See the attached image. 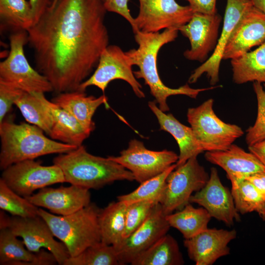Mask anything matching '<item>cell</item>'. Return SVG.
I'll return each instance as SVG.
<instances>
[{
  "mask_svg": "<svg viewBox=\"0 0 265 265\" xmlns=\"http://www.w3.org/2000/svg\"><path fill=\"white\" fill-rule=\"evenodd\" d=\"M102 0H57L27 31L38 71L57 93L78 90L108 45Z\"/></svg>",
  "mask_w": 265,
  "mask_h": 265,
  "instance_id": "cell-1",
  "label": "cell"
},
{
  "mask_svg": "<svg viewBox=\"0 0 265 265\" xmlns=\"http://www.w3.org/2000/svg\"><path fill=\"white\" fill-rule=\"evenodd\" d=\"M178 31L179 30L176 28H167L162 32L147 33L138 31L134 33L135 42L138 45V48L126 52L132 65H136L139 68V70L133 72L135 78L144 80L159 107L165 112L169 110L167 99L170 96L184 95L196 98L200 92L217 87L212 86L195 89L186 84L177 88H171L162 82L157 69L158 53L163 46L177 38Z\"/></svg>",
  "mask_w": 265,
  "mask_h": 265,
  "instance_id": "cell-2",
  "label": "cell"
},
{
  "mask_svg": "<svg viewBox=\"0 0 265 265\" xmlns=\"http://www.w3.org/2000/svg\"><path fill=\"white\" fill-rule=\"evenodd\" d=\"M37 126L24 122L16 124L5 118L0 124V168L15 163L53 154L69 152L78 146L47 137Z\"/></svg>",
  "mask_w": 265,
  "mask_h": 265,
  "instance_id": "cell-3",
  "label": "cell"
},
{
  "mask_svg": "<svg viewBox=\"0 0 265 265\" xmlns=\"http://www.w3.org/2000/svg\"><path fill=\"white\" fill-rule=\"evenodd\" d=\"M64 174L65 182L90 189H99L115 181L134 180L133 175L121 164L108 158L88 153L81 145L53 159Z\"/></svg>",
  "mask_w": 265,
  "mask_h": 265,
  "instance_id": "cell-4",
  "label": "cell"
},
{
  "mask_svg": "<svg viewBox=\"0 0 265 265\" xmlns=\"http://www.w3.org/2000/svg\"><path fill=\"white\" fill-rule=\"evenodd\" d=\"M100 210L90 203L67 215H55L41 208H39L38 215L46 222L54 236L65 245L70 257H73L101 241L98 222Z\"/></svg>",
  "mask_w": 265,
  "mask_h": 265,
  "instance_id": "cell-5",
  "label": "cell"
},
{
  "mask_svg": "<svg viewBox=\"0 0 265 265\" xmlns=\"http://www.w3.org/2000/svg\"><path fill=\"white\" fill-rule=\"evenodd\" d=\"M213 100L209 99L199 106L189 108L187 121L204 151L224 150L241 137L244 132L237 125L221 120L215 113Z\"/></svg>",
  "mask_w": 265,
  "mask_h": 265,
  "instance_id": "cell-6",
  "label": "cell"
},
{
  "mask_svg": "<svg viewBox=\"0 0 265 265\" xmlns=\"http://www.w3.org/2000/svg\"><path fill=\"white\" fill-rule=\"evenodd\" d=\"M26 31L14 32L9 37L10 51L0 63V81L11 84L28 93L53 91L48 79L29 64L24 47L28 42Z\"/></svg>",
  "mask_w": 265,
  "mask_h": 265,
  "instance_id": "cell-7",
  "label": "cell"
},
{
  "mask_svg": "<svg viewBox=\"0 0 265 265\" xmlns=\"http://www.w3.org/2000/svg\"><path fill=\"white\" fill-rule=\"evenodd\" d=\"M197 157L191 158L176 167L167 176L159 201L165 214L182 210L189 203L193 193L202 189L209 180L210 175Z\"/></svg>",
  "mask_w": 265,
  "mask_h": 265,
  "instance_id": "cell-8",
  "label": "cell"
},
{
  "mask_svg": "<svg viewBox=\"0 0 265 265\" xmlns=\"http://www.w3.org/2000/svg\"><path fill=\"white\" fill-rule=\"evenodd\" d=\"M0 217V229L8 228L17 237H21L30 251L38 252L45 248L54 255L60 265H63L70 257L65 245L55 239L49 226L39 215L33 217L9 216L1 211Z\"/></svg>",
  "mask_w": 265,
  "mask_h": 265,
  "instance_id": "cell-9",
  "label": "cell"
},
{
  "mask_svg": "<svg viewBox=\"0 0 265 265\" xmlns=\"http://www.w3.org/2000/svg\"><path fill=\"white\" fill-rule=\"evenodd\" d=\"M178 157L173 151L149 150L136 139L131 140L119 156L108 157L131 172L134 180L139 184L163 172L176 163Z\"/></svg>",
  "mask_w": 265,
  "mask_h": 265,
  "instance_id": "cell-10",
  "label": "cell"
},
{
  "mask_svg": "<svg viewBox=\"0 0 265 265\" xmlns=\"http://www.w3.org/2000/svg\"><path fill=\"white\" fill-rule=\"evenodd\" d=\"M6 185L24 197L42 188L65 182L61 169L53 164L42 165L41 161L27 159L13 164L2 170L0 178Z\"/></svg>",
  "mask_w": 265,
  "mask_h": 265,
  "instance_id": "cell-11",
  "label": "cell"
},
{
  "mask_svg": "<svg viewBox=\"0 0 265 265\" xmlns=\"http://www.w3.org/2000/svg\"><path fill=\"white\" fill-rule=\"evenodd\" d=\"M132 64L129 56L116 45H108L102 53L93 74L80 86L78 90L85 91L95 86L105 93L108 84L115 80L128 83L137 97H145L142 86L137 80L132 70Z\"/></svg>",
  "mask_w": 265,
  "mask_h": 265,
  "instance_id": "cell-12",
  "label": "cell"
},
{
  "mask_svg": "<svg viewBox=\"0 0 265 265\" xmlns=\"http://www.w3.org/2000/svg\"><path fill=\"white\" fill-rule=\"evenodd\" d=\"M139 11L134 18L137 31L147 33L179 28L187 24L194 12L189 5L175 0H138Z\"/></svg>",
  "mask_w": 265,
  "mask_h": 265,
  "instance_id": "cell-13",
  "label": "cell"
},
{
  "mask_svg": "<svg viewBox=\"0 0 265 265\" xmlns=\"http://www.w3.org/2000/svg\"><path fill=\"white\" fill-rule=\"evenodd\" d=\"M159 203L133 233L114 247L122 265L131 264L139 255L167 234L170 226Z\"/></svg>",
  "mask_w": 265,
  "mask_h": 265,
  "instance_id": "cell-14",
  "label": "cell"
},
{
  "mask_svg": "<svg viewBox=\"0 0 265 265\" xmlns=\"http://www.w3.org/2000/svg\"><path fill=\"white\" fill-rule=\"evenodd\" d=\"M221 21L222 17L217 13H194L190 20L179 28L190 44V48L184 53L185 58L201 63L207 61L210 53L216 48Z\"/></svg>",
  "mask_w": 265,
  "mask_h": 265,
  "instance_id": "cell-15",
  "label": "cell"
},
{
  "mask_svg": "<svg viewBox=\"0 0 265 265\" xmlns=\"http://www.w3.org/2000/svg\"><path fill=\"white\" fill-rule=\"evenodd\" d=\"M253 6L251 0H227L223 25L216 48L207 61L193 71L189 78V83L196 82L204 74L212 86L219 81L220 65L226 46L242 16Z\"/></svg>",
  "mask_w": 265,
  "mask_h": 265,
  "instance_id": "cell-16",
  "label": "cell"
},
{
  "mask_svg": "<svg viewBox=\"0 0 265 265\" xmlns=\"http://www.w3.org/2000/svg\"><path fill=\"white\" fill-rule=\"evenodd\" d=\"M189 203L202 206L212 217L227 226H232L235 220H240L231 192L222 184L215 167L211 168L207 183L202 189L191 195Z\"/></svg>",
  "mask_w": 265,
  "mask_h": 265,
  "instance_id": "cell-17",
  "label": "cell"
},
{
  "mask_svg": "<svg viewBox=\"0 0 265 265\" xmlns=\"http://www.w3.org/2000/svg\"><path fill=\"white\" fill-rule=\"evenodd\" d=\"M237 231L208 228L188 239L184 245L190 259L196 265H212L218 259L230 254L229 243L237 237Z\"/></svg>",
  "mask_w": 265,
  "mask_h": 265,
  "instance_id": "cell-18",
  "label": "cell"
},
{
  "mask_svg": "<svg viewBox=\"0 0 265 265\" xmlns=\"http://www.w3.org/2000/svg\"><path fill=\"white\" fill-rule=\"evenodd\" d=\"M90 197L89 189L71 185L57 188L45 187L25 198L37 207L48 209L52 213L65 216L88 206Z\"/></svg>",
  "mask_w": 265,
  "mask_h": 265,
  "instance_id": "cell-19",
  "label": "cell"
},
{
  "mask_svg": "<svg viewBox=\"0 0 265 265\" xmlns=\"http://www.w3.org/2000/svg\"><path fill=\"white\" fill-rule=\"evenodd\" d=\"M265 42V14L254 5L242 16L225 48L222 59H232Z\"/></svg>",
  "mask_w": 265,
  "mask_h": 265,
  "instance_id": "cell-20",
  "label": "cell"
},
{
  "mask_svg": "<svg viewBox=\"0 0 265 265\" xmlns=\"http://www.w3.org/2000/svg\"><path fill=\"white\" fill-rule=\"evenodd\" d=\"M205 158L208 161L222 168L228 179H245L254 173L265 171V166L254 155L234 144L224 150L207 151Z\"/></svg>",
  "mask_w": 265,
  "mask_h": 265,
  "instance_id": "cell-21",
  "label": "cell"
},
{
  "mask_svg": "<svg viewBox=\"0 0 265 265\" xmlns=\"http://www.w3.org/2000/svg\"><path fill=\"white\" fill-rule=\"evenodd\" d=\"M57 264L54 255L42 249L32 252L8 228L0 229V264L10 265H53Z\"/></svg>",
  "mask_w": 265,
  "mask_h": 265,
  "instance_id": "cell-22",
  "label": "cell"
},
{
  "mask_svg": "<svg viewBox=\"0 0 265 265\" xmlns=\"http://www.w3.org/2000/svg\"><path fill=\"white\" fill-rule=\"evenodd\" d=\"M148 105L156 116L160 130L171 134L178 145L180 153L176 167L183 165L191 158L197 157L204 152L191 127L181 123L173 114H166L161 110L155 101L149 102Z\"/></svg>",
  "mask_w": 265,
  "mask_h": 265,
  "instance_id": "cell-23",
  "label": "cell"
},
{
  "mask_svg": "<svg viewBox=\"0 0 265 265\" xmlns=\"http://www.w3.org/2000/svg\"><path fill=\"white\" fill-rule=\"evenodd\" d=\"M52 101L69 112L91 132L95 128L94 113L100 106L107 104L105 95L98 97L87 96L85 91L79 90L58 93Z\"/></svg>",
  "mask_w": 265,
  "mask_h": 265,
  "instance_id": "cell-24",
  "label": "cell"
},
{
  "mask_svg": "<svg viewBox=\"0 0 265 265\" xmlns=\"http://www.w3.org/2000/svg\"><path fill=\"white\" fill-rule=\"evenodd\" d=\"M42 98L50 110L53 118V126L50 137L64 143L78 147L81 145L91 132L69 112L47 99L44 93Z\"/></svg>",
  "mask_w": 265,
  "mask_h": 265,
  "instance_id": "cell-25",
  "label": "cell"
},
{
  "mask_svg": "<svg viewBox=\"0 0 265 265\" xmlns=\"http://www.w3.org/2000/svg\"><path fill=\"white\" fill-rule=\"evenodd\" d=\"M231 65L235 83H265V42L255 50L231 59Z\"/></svg>",
  "mask_w": 265,
  "mask_h": 265,
  "instance_id": "cell-26",
  "label": "cell"
},
{
  "mask_svg": "<svg viewBox=\"0 0 265 265\" xmlns=\"http://www.w3.org/2000/svg\"><path fill=\"white\" fill-rule=\"evenodd\" d=\"M127 205L117 200L100 210L98 222L101 241L114 247L124 239Z\"/></svg>",
  "mask_w": 265,
  "mask_h": 265,
  "instance_id": "cell-27",
  "label": "cell"
},
{
  "mask_svg": "<svg viewBox=\"0 0 265 265\" xmlns=\"http://www.w3.org/2000/svg\"><path fill=\"white\" fill-rule=\"evenodd\" d=\"M185 261L177 240L166 234L139 255L132 265H182Z\"/></svg>",
  "mask_w": 265,
  "mask_h": 265,
  "instance_id": "cell-28",
  "label": "cell"
},
{
  "mask_svg": "<svg viewBox=\"0 0 265 265\" xmlns=\"http://www.w3.org/2000/svg\"><path fill=\"white\" fill-rule=\"evenodd\" d=\"M211 217L204 208H196L190 203L178 212L166 215L170 227L177 229L185 239L192 238L207 229Z\"/></svg>",
  "mask_w": 265,
  "mask_h": 265,
  "instance_id": "cell-29",
  "label": "cell"
},
{
  "mask_svg": "<svg viewBox=\"0 0 265 265\" xmlns=\"http://www.w3.org/2000/svg\"><path fill=\"white\" fill-rule=\"evenodd\" d=\"M43 94L24 92L14 105L28 123L37 126L49 135L53 121L50 110L42 99Z\"/></svg>",
  "mask_w": 265,
  "mask_h": 265,
  "instance_id": "cell-30",
  "label": "cell"
},
{
  "mask_svg": "<svg viewBox=\"0 0 265 265\" xmlns=\"http://www.w3.org/2000/svg\"><path fill=\"white\" fill-rule=\"evenodd\" d=\"M0 19L1 26L13 32L27 31L34 23L30 3L26 0H0Z\"/></svg>",
  "mask_w": 265,
  "mask_h": 265,
  "instance_id": "cell-31",
  "label": "cell"
},
{
  "mask_svg": "<svg viewBox=\"0 0 265 265\" xmlns=\"http://www.w3.org/2000/svg\"><path fill=\"white\" fill-rule=\"evenodd\" d=\"M231 193L236 209L241 214L256 212L259 215L265 209V199L257 188L245 179L231 178Z\"/></svg>",
  "mask_w": 265,
  "mask_h": 265,
  "instance_id": "cell-32",
  "label": "cell"
},
{
  "mask_svg": "<svg viewBox=\"0 0 265 265\" xmlns=\"http://www.w3.org/2000/svg\"><path fill=\"white\" fill-rule=\"evenodd\" d=\"M176 167L173 164L162 173L140 184L132 192L117 197V200L127 205L143 201H154L159 203L169 173Z\"/></svg>",
  "mask_w": 265,
  "mask_h": 265,
  "instance_id": "cell-33",
  "label": "cell"
},
{
  "mask_svg": "<svg viewBox=\"0 0 265 265\" xmlns=\"http://www.w3.org/2000/svg\"><path fill=\"white\" fill-rule=\"evenodd\" d=\"M115 248L102 241L85 249L78 255L70 257L63 265H119Z\"/></svg>",
  "mask_w": 265,
  "mask_h": 265,
  "instance_id": "cell-34",
  "label": "cell"
},
{
  "mask_svg": "<svg viewBox=\"0 0 265 265\" xmlns=\"http://www.w3.org/2000/svg\"><path fill=\"white\" fill-rule=\"evenodd\" d=\"M0 208L14 216L33 217L39 215L38 207L12 190L1 178Z\"/></svg>",
  "mask_w": 265,
  "mask_h": 265,
  "instance_id": "cell-35",
  "label": "cell"
},
{
  "mask_svg": "<svg viewBox=\"0 0 265 265\" xmlns=\"http://www.w3.org/2000/svg\"><path fill=\"white\" fill-rule=\"evenodd\" d=\"M253 89L256 94L257 104V116L254 124L246 130L245 141L251 146L265 139V83L254 82Z\"/></svg>",
  "mask_w": 265,
  "mask_h": 265,
  "instance_id": "cell-36",
  "label": "cell"
},
{
  "mask_svg": "<svg viewBox=\"0 0 265 265\" xmlns=\"http://www.w3.org/2000/svg\"><path fill=\"white\" fill-rule=\"evenodd\" d=\"M158 203L154 201H143L127 205L124 238L128 237L143 223Z\"/></svg>",
  "mask_w": 265,
  "mask_h": 265,
  "instance_id": "cell-37",
  "label": "cell"
},
{
  "mask_svg": "<svg viewBox=\"0 0 265 265\" xmlns=\"http://www.w3.org/2000/svg\"><path fill=\"white\" fill-rule=\"evenodd\" d=\"M24 92L11 84L0 81V124Z\"/></svg>",
  "mask_w": 265,
  "mask_h": 265,
  "instance_id": "cell-38",
  "label": "cell"
},
{
  "mask_svg": "<svg viewBox=\"0 0 265 265\" xmlns=\"http://www.w3.org/2000/svg\"><path fill=\"white\" fill-rule=\"evenodd\" d=\"M129 0H104L103 2L106 11L117 13L125 18L130 24L134 33L138 31L134 18L131 15L128 8Z\"/></svg>",
  "mask_w": 265,
  "mask_h": 265,
  "instance_id": "cell-39",
  "label": "cell"
},
{
  "mask_svg": "<svg viewBox=\"0 0 265 265\" xmlns=\"http://www.w3.org/2000/svg\"><path fill=\"white\" fill-rule=\"evenodd\" d=\"M194 13L214 14L217 13L216 0H186Z\"/></svg>",
  "mask_w": 265,
  "mask_h": 265,
  "instance_id": "cell-40",
  "label": "cell"
},
{
  "mask_svg": "<svg viewBox=\"0 0 265 265\" xmlns=\"http://www.w3.org/2000/svg\"><path fill=\"white\" fill-rule=\"evenodd\" d=\"M29 2L33 14L34 24L51 5L53 0H29Z\"/></svg>",
  "mask_w": 265,
  "mask_h": 265,
  "instance_id": "cell-41",
  "label": "cell"
},
{
  "mask_svg": "<svg viewBox=\"0 0 265 265\" xmlns=\"http://www.w3.org/2000/svg\"><path fill=\"white\" fill-rule=\"evenodd\" d=\"M245 179L257 188L265 199V171L254 173Z\"/></svg>",
  "mask_w": 265,
  "mask_h": 265,
  "instance_id": "cell-42",
  "label": "cell"
},
{
  "mask_svg": "<svg viewBox=\"0 0 265 265\" xmlns=\"http://www.w3.org/2000/svg\"><path fill=\"white\" fill-rule=\"evenodd\" d=\"M248 150L258 158L265 167V139L249 146Z\"/></svg>",
  "mask_w": 265,
  "mask_h": 265,
  "instance_id": "cell-43",
  "label": "cell"
},
{
  "mask_svg": "<svg viewBox=\"0 0 265 265\" xmlns=\"http://www.w3.org/2000/svg\"><path fill=\"white\" fill-rule=\"evenodd\" d=\"M253 5L265 14V0H251Z\"/></svg>",
  "mask_w": 265,
  "mask_h": 265,
  "instance_id": "cell-44",
  "label": "cell"
},
{
  "mask_svg": "<svg viewBox=\"0 0 265 265\" xmlns=\"http://www.w3.org/2000/svg\"><path fill=\"white\" fill-rule=\"evenodd\" d=\"M263 220L265 222V209L264 212L260 215Z\"/></svg>",
  "mask_w": 265,
  "mask_h": 265,
  "instance_id": "cell-45",
  "label": "cell"
},
{
  "mask_svg": "<svg viewBox=\"0 0 265 265\" xmlns=\"http://www.w3.org/2000/svg\"><path fill=\"white\" fill-rule=\"evenodd\" d=\"M56 0H53V1H55Z\"/></svg>",
  "mask_w": 265,
  "mask_h": 265,
  "instance_id": "cell-46",
  "label": "cell"
},
{
  "mask_svg": "<svg viewBox=\"0 0 265 265\" xmlns=\"http://www.w3.org/2000/svg\"><path fill=\"white\" fill-rule=\"evenodd\" d=\"M103 1H104V0H102Z\"/></svg>",
  "mask_w": 265,
  "mask_h": 265,
  "instance_id": "cell-47",
  "label": "cell"
}]
</instances>
